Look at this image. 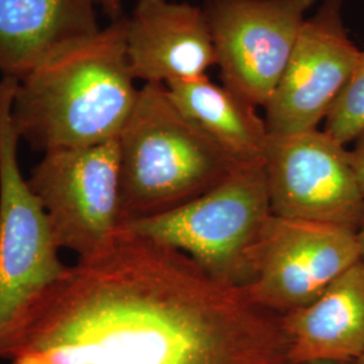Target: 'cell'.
<instances>
[{
    "mask_svg": "<svg viewBox=\"0 0 364 364\" xmlns=\"http://www.w3.org/2000/svg\"><path fill=\"white\" fill-rule=\"evenodd\" d=\"M282 317L294 364L358 362L364 355V260H358L309 305Z\"/></svg>",
    "mask_w": 364,
    "mask_h": 364,
    "instance_id": "cell-12",
    "label": "cell"
},
{
    "mask_svg": "<svg viewBox=\"0 0 364 364\" xmlns=\"http://www.w3.org/2000/svg\"><path fill=\"white\" fill-rule=\"evenodd\" d=\"M120 228L180 208L242 164L182 114L164 84H144L117 136Z\"/></svg>",
    "mask_w": 364,
    "mask_h": 364,
    "instance_id": "cell-3",
    "label": "cell"
},
{
    "mask_svg": "<svg viewBox=\"0 0 364 364\" xmlns=\"http://www.w3.org/2000/svg\"><path fill=\"white\" fill-rule=\"evenodd\" d=\"M302 364H356V362L352 363V362H336V360H316V362Z\"/></svg>",
    "mask_w": 364,
    "mask_h": 364,
    "instance_id": "cell-19",
    "label": "cell"
},
{
    "mask_svg": "<svg viewBox=\"0 0 364 364\" xmlns=\"http://www.w3.org/2000/svg\"><path fill=\"white\" fill-rule=\"evenodd\" d=\"M273 215L358 231L364 195L350 150L326 131L269 136L263 158Z\"/></svg>",
    "mask_w": 364,
    "mask_h": 364,
    "instance_id": "cell-8",
    "label": "cell"
},
{
    "mask_svg": "<svg viewBox=\"0 0 364 364\" xmlns=\"http://www.w3.org/2000/svg\"><path fill=\"white\" fill-rule=\"evenodd\" d=\"M360 259L355 230L272 215L250 250L243 289L257 305L285 316L309 305Z\"/></svg>",
    "mask_w": 364,
    "mask_h": 364,
    "instance_id": "cell-6",
    "label": "cell"
},
{
    "mask_svg": "<svg viewBox=\"0 0 364 364\" xmlns=\"http://www.w3.org/2000/svg\"><path fill=\"white\" fill-rule=\"evenodd\" d=\"M131 75L144 84L205 76L216 54L204 9L169 0H138L126 18Z\"/></svg>",
    "mask_w": 364,
    "mask_h": 364,
    "instance_id": "cell-11",
    "label": "cell"
},
{
    "mask_svg": "<svg viewBox=\"0 0 364 364\" xmlns=\"http://www.w3.org/2000/svg\"><path fill=\"white\" fill-rule=\"evenodd\" d=\"M96 0H0V73L22 78L68 45L102 28Z\"/></svg>",
    "mask_w": 364,
    "mask_h": 364,
    "instance_id": "cell-13",
    "label": "cell"
},
{
    "mask_svg": "<svg viewBox=\"0 0 364 364\" xmlns=\"http://www.w3.org/2000/svg\"><path fill=\"white\" fill-rule=\"evenodd\" d=\"M18 78H0V359L39 297L68 266L18 164L13 100Z\"/></svg>",
    "mask_w": 364,
    "mask_h": 364,
    "instance_id": "cell-4",
    "label": "cell"
},
{
    "mask_svg": "<svg viewBox=\"0 0 364 364\" xmlns=\"http://www.w3.org/2000/svg\"><path fill=\"white\" fill-rule=\"evenodd\" d=\"M96 3L102 7L103 13L111 18V21H115L122 15V4L123 0H96Z\"/></svg>",
    "mask_w": 364,
    "mask_h": 364,
    "instance_id": "cell-17",
    "label": "cell"
},
{
    "mask_svg": "<svg viewBox=\"0 0 364 364\" xmlns=\"http://www.w3.org/2000/svg\"><path fill=\"white\" fill-rule=\"evenodd\" d=\"M10 364H294L282 317L176 248L120 228L27 314Z\"/></svg>",
    "mask_w": 364,
    "mask_h": 364,
    "instance_id": "cell-1",
    "label": "cell"
},
{
    "mask_svg": "<svg viewBox=\"0 0 364 364\" xmlns=\"http://www.w3.org/2000/svg\"><path fill=\"white\" fill-rule=\"evenodd\" d=\"M356 364H364V355L360 358V359H359V360H358V362H356Z\"/></svg>",
    "mask_w": 364,
    "mask_h": 364,
    "instance_id": "cell-20",
    "label": "cell"
},
{
    "mask_svg": "<svg viewBox=\"0 0 364 364\" xmlns=\"http://www.w3.org/2000/svg\"><path fill=\"white\" fill-rule=\"evenodd\" d=\"M343 0H324L304 22L264 122L272 136L316 130L347 85L362 50L343 22Z\"/></svg>",
    "mask_w": 364,
    "mask_h": 364,
    "instance_id": "cell-10",
    "label": "cell"
},
{
    "mask_svg": "<svg viewBox=\"0 0 364 364\" xmlns=\"http://www.w3.org/2000/svg\"><path fill=\"white\" fill-rule=\"evenodd\" d=\"M185 117L242 165L262 162L269 142L264 117L235 92L205 76L165 85Z\"/></svg>",
    "mask_w": 364,
    "mask_h": 364,
    "instance_id": "cell-14",
    "label": "cell"
},
{
    "mask_svg": "<svg viewBox=\"0 0 364 364\" xmlns=\"http://www.w3.org/2000/svg\"><path fill=\"white\" fill-rule=\"evenodd\" d=\"M356 234H358V242H359V248H360V255H362V259L364 260V220L363 223H362V225L358 228Z\"/></svg>",
    "mask_w": 364,
    "mask_h": 364,
    "instance_id": "cell-18",
    "label": "cell"
},
{
    "mask_svg": "<svg viewBox=\"0 0 364 364\" xmlns=\"http://www.w3.org/2000/svg\"><path fill=\"white\" fill-rule=\"evenodd\" d=\"M27 182L58 248L85 258L120 230L117 139L43 153Z\"/></svg>",
    "mask_w": 364,
    "mask_h": 364,
    "instance_id": "cell-7",
    "label": "cell"
},
{
    "mask_svg": "<svg viewBox=\"0 0 364 364\" xmlns=\"http://www.w3.org/2000/svg\"><path fill=\"white\" fill-rule=\"evenodd\" d=\"M316 0H207L221 84L266 107Z\"/></svg>",
    "mask_w": 364,
    "mask_h": 364,
    "instance_id": "cell-9",
    "label": "cell"
},
{
    "mask_svg": "<svg viewBox=\"0 0 364 364\" xmlns=\"http://www.w3.org/2000/svg\"><path fill=\"white\" fill-rule=\"evenodd\" d=\"M324 131L347 146L364 134V52H360L351 77L326 117Z\"/></svg>",
    "mask_w": 364,
    "mask_h": 364,
    "instance_id": "cell-15",
    "label": "cell"
},
{
    "mask_svg": "<svg viewBox=\"0 0 364 364\" xmlns=\"http://www.w3.org/2000/svg\"><path fill=\"white\" fill-rule=\"evenodd\" d=\"M351 154L352 168L355 170L356 180L364 195V134L355 141L353 149L350 150Z\"/></svg>",
    "mask_w": 364,
    "mask_h": 364,
    "instance_id": "cell-16",
    "label": "cell"
},
{
    "mask_svg": "<svg viewBox=\"0 0 364 364\" xmlns=\"http://www.w3.org/2000/svg\"><path fill=\"white\" fill-rule=\"evenodd\" d=\"M272 215L262 161L240 165L180 208L122 228L176 248L213 277L245 287L250 281V250Z\"/></svg>",
    "mask_w": 364,
    "mask_h": 364,
    "instance_id": "cell-5",
    "label": "cell"
},
{
    "mask_svg": "<svg viewBox=\"0 0 364 364\" xmlns=\"http://www.w3.org/2000/svg\"><path fill=\"white\" fill-rule=\"evenodd\" d=\"M126 52V18L60 49L18 80L14 127L48 153L115 141L138 100Z\"/></svg>",
    "mask_w": 364,
    "mask_h": 364,
    "instance_id": "cell-2",
    "label": "cell"
}]
</instances>
